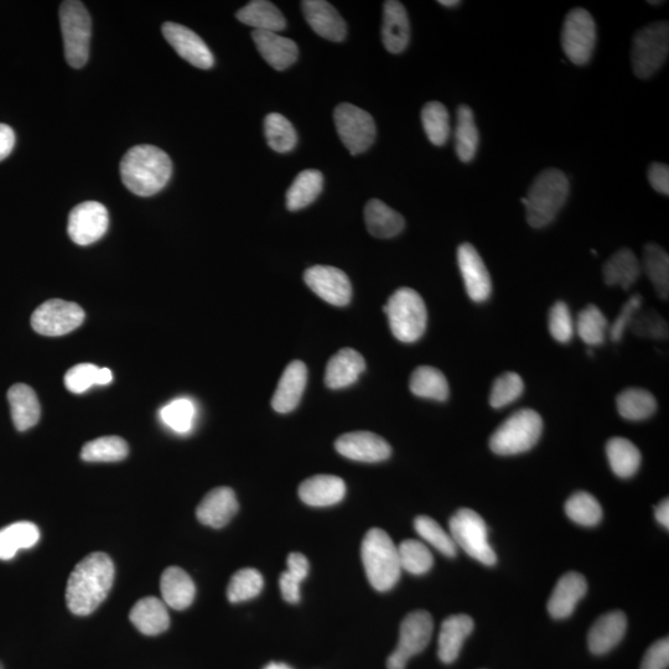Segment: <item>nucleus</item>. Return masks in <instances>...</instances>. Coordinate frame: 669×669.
Returning <instances> with one entry per match:
<instances>
[{"label": "nucleus", "mask_w": 669, "mask_h": 669, "mask_svg": "<svg viewBox=\"0 0 669 669\" xmlns=\"http://www.w3.org/2000/svg\"><path fill=\"white\" fill-rule=\"evenodd\" d=\"M434 630L433 617L427 611H413L403 620L396 650L388 657V669H406L412 657L429 645Z\"/></svg>", "instance_id": "9d476101"}, {"label": "nucleus", "mask_w": 669, "mask_h": 669, "mask_svg": "<svg viewBox=\"0 0 669 669\" xmlns=\"http://www.w3.org/2000/svg\"><path fill=\"white\" fill-rule=\"evenodd\" d=\"M196 417L195 404L188 398H178L160 411V418L173 432L188 434L194 427Z\"/></svg>", "instance_id": "603ef678"}, {"label": "nucleus", "mask_w": 669, "mask_h": 669, "mask_svg": "<svg viewBox=\"0 0 669 669\" xmlns=\"http://www.w3.org/2000/svg\"><path fill=\"white\" fill-rule=\"evenodd\" d=\"M365 221L368 232L376 238L396 237L406 227V221L399 212L377 199L367 202Z\"/></svg>", "instance_id": "2f4dec72"}, {"label": "nucleus", "mask_w": 669, "mask_h": 669, "mask_svg": "<svg viewBox=\"0 0 669 669\" xmlns=\"http://www.w3.org/2000/svg\"><path fill=\"white\" fill-rule=\"evenodd\" d=\"M39 528L31 522H17L0 530V560H10L20 549H30L39 542Z\"/></svg>", "instance_id": "e433bc0d"}, {"label": "nucleus", "mask_w": 669, "mask_h": 669, "mask_svg": "<svg viewBox=\"0 0 669 669\" xmlns=\"http://www.w3.org/2000/svg\"><path fill=\"white\" fill-rule=\"evenodd\" d=\"M669 53V25L657 22L637 31L632 43V69L640 79H650L661 69Z\"/></svg>", "instance_id": "1a4fd4ad"}, {"label": "nucleus", "mask_w": 669, "mask_h": 669, "mask_svg": "<svg viewBox=\"0 0 669 669\" xmlns=\"http://www.w3.org/2000/svg\"><path fill=\"white\" fill-rule=\"evenodd\" d=\"M60 25L67 62L81 69L90 57L92 20L84 3L67 0L60 7Z\"/></svg>", "instance_id": "0eeeda50"}, {"label": "nucleus", "mask_w": 669, "mask_h": 669, "mask_svg": "<svg viewBox=\"0 0 669 669\" xmlns=\"http://www.w3.org/2000/svg\"><path fill=\"white\" fill-rule=\"evenodd\" d=\"M0 669H3V665H2V663H0Z\"/></svg>", "instance_id": "774afa93"}, {"label": "nucleus", "mask_w": 669, "mask_h": 669, "mask_svg": "<svg viewBox=\"0 0 669 669\" xmlns=\"http://www.w3.org/2000/svg\"><path fill=\"white\" fill-rule=\"evenodd\" d=\"M398 554L402 570L414 575L427 574L434 564L432 552L416 539H407L399 544Z\"/></svg>", "instance_id": "8fccbe9b"}, {"label": "nucleus", "mask_w": 669, "mask_h": 669, "mask_svg": "<svg viewBox=\"0 0 669 669\" xmlns=\"http://www.w3.org/2000/svg\"><path fill=\"white\" fill-rule=\"evenodd\" d=\"M574 326L575 333L589 346L603 345L609 335V321L595 305H588L580 311Z\"/></svg>", "instance_id": "37998d69"}, {"label": "nucleus", "mask_w": 669, "mask_h": 669, "mask_svg": "<svg viewBox=\"0 0 669 669\" xmlns=\"http://www.w3.org/2000/svg\"><path fill=\"white\" fill-rule=\"evenodd\" d=\"M548 328L554 340L560 344H568L575 334L572 313L564 302L554 303L549 311Z\"/></svg>", "instance_id": "6e6d98bb"}, {"label": "nucleus", "mask_w": 669, "mask_h": 669, "mask_svg": "<svg viewBox=\"0 0 669 669\" xmlns=\"http://www.w3.org/2000/svg\"><path fill=\"white\" fill-rule=\"evenodd\" d=\"M163 35L176 53L189 64L201 70H209L215 64L209 46L193 30L178 23H165Z\"/></svg>", "instance_id": "dca6fc26"}, {"label": "nucleus", "mask_w": 669, "mask_h": 669, "mask_svg": "<svg viewBox=\"0 0 669 669\" xmlns=\"http://www.w3.org/2000/svg\"><path fill=\"white\" fill-rule=\"evenodd\" d=\"M611 470L621 479H630L639 471L642 461L641 451L625 438H613L606 444Z\"/></svg>", "instance_id": "c9c22d12"}, {"label": "nucleus", "mask_w": 669, "mask_h": 669, "mask_svg": "<svg viewBox=\"0 0 669 669\" xmlns=\"http://www.w3.org/2000/svg\"><path fill=\"white\" fill-rule=\"evenodd\" d=\"M305 19L311 29L326 40H345L347 29L345 20L329 2L325 0H305L302 3Z\"/></svg>", "instance_id": "aec40b11"}, {"label": "nucleus", "mask_w": 669, "mask_h": 669, "mask_svg": "<svg viewBox=\"0 0 669 669\" xmlns=\"http://www.w3.org/2000/svg\"><path fill=\"white\" fill-rule=\"evenodd\" d=\"M656 520L660 522V525L665 527L666 530H669V501L668 499L663 500L660 505L656 507L655 511Z\"/></svg>", "instance_id": "e2e57ef3"}, {"label": "nucleus", "mask_w": 669, "mask_h": 669, "mask_svg": "<svg viewBox=\"0 0 669 669\" xmlns=\"http://www.w3.org/2000/svg\"><path fill=\"white\" fill-rule=\"evenodd\" d=\"M543 432V419L533 409L511 414L490 438V448L497 455L526 453L538 443Z\"/></svg>", "instance_id": "423d86ee"}, {"label": "nucleus", "mask_w": 669, "mask_h": 669, "mask_svg": "<svg viewBox=\"0 0 669 669\" xmlns=\"http://www.w3.org/2000/svg\"><path fill=\"white\" fill-rule=\"evenodd\" d=\"M287 563V572L280 575V591L285 601L297 604L300 601V585L309 574V560L302 553H290Z\"/></svg>", "instance_id": "de8ad7c7"}, {"label": "nucleus", "mask_w": 669, "mask_h": 669, "mask_svg": "<svg viewBox=\"0 0 669 669\" xmlns=\"http://www.w3.org/2000/svg\"><path fill=\"white\" fill-rule=\"evenodd\" d=\"M620 416L631 422L651 418L657 411V401L651 392L642 388H627L616 398Z\"/></svg>", "instance_id": "ea45409f"}, {"label": "nucleus", "mask_w": 669, "mask_h": 669, "mask_svg": "<svg viewBox=\"0 0 669 669\" xmlns=\"http://www.w3.org/2000/svg\"><path fill=\"white\" fill-rule=\"evenodd\" d=\"M173 163L169 155L153 145L142 144L129 149L121 162L124 186L134 195L158 194L169 183Z\"/></svg>", "instance_id": "f03ea898"}, {"label": "nucleus", "mask_w": 669, "mask_h": 669, "mask_svg": "<svg viewBox=\"0 0 669 669\" xmlns=\"http://www.w3.org/2000/svg\"><path fill=\"white\" fill-rule=\"evenodd\" d=\"M669 665L668 637L653 643L643 657L640 669H667Z\"/></svg>", "instance_id": "bf43d9fd"}, {"label": "nucleus", "mask_w": 669, "mask_h": 669, "mask_svg": "<svg viewBox=\"0 0 669 669\" xmlns=\"http://www.w3.org/2000/svg\"><path fill=\"white\" fill-rule=\"evenodd\" d=\"M458 262L469 298L475 303L489 300L492 293L491 277L476 248L470 243L460 245Z\"/></svg>", "instance_id": "a211bd4d"}, {"label": "nucleus", "mask_w": 669, "mask_h": 669, "mask_svg": "<svg viewBox=\"0 0 669 669\" xmlns=\"http://www.w3.org/2000/svg\"><path fill=\"white\" fill-rule=\"evenodd\" d=\"M439 4L446 8H455L458 7L461 2H459V0H440Z\"/></svg>", "instance_id": "0e129e2a"}, {"label": "nucleus", "mask_w": 669, "mask_h": 669, "mask_svg": "<svg viewBox=\"0 0 669 669\" xmlns=\"http://www.w3.org/2000/svg\"><path fill=\"white\" fill-rule=\"evenodd\" d=\"M324 188V176L319 170H304L293 181L287 193L289 211L305 209L318 199Z\"/></svg>", "instance_id": "4c0bfd02"}, {"label": "nucleus", "mask_w": 669, "mask_h": 669, "mask_svg": "<svg viewBox=\"0 0 669 669\" xmlns=\"http://www.w3.org/2000/svg\"><path fill=\"white\" fill-rule=\"evenodd\" d=\"M411 38V25L406 8L397 0H388L383 7L382 40L392 54H401L407 49Z\"/></svg>", "instance_id": "5701e85b"}, {"label": "nucleus", "mask_w": 669, "mask_h": 669, "mask_svg": "<svg viewBox=\"0 0 669 669\" xmlns=\"http://www.w3.org/2000/svg\"><path fill=\"white\" fill-rule=\"evenodd\" d=\"M264 133L274 152L289 153L298 143L297 132L288 118L279 113L268 114L264 119Z\"/></svg>", "instance_id": "a18cd8bd"}, {"label": "nucleus", "mask_w": 669, "mask_h": 669, "mask_svg": "<svg viewBox=\"0 0 669 669\" xmlns=\"http://www.w3.org/2000/svg\"><path fill=\"white\" fill-rule=\"evenodd\" d=\"M114 582V564L106 553H91L76 565L67 582L66 603L72 614L87 616L107 598Z\"/></svg>", "instance_id": "f257e3e1"}, {"label": "nucleus", "mask_w": 669, "mask_h": 669, "mask_svg": "<svg viewBox=\"0 0 669 669\" xmlns=\"http://www.w3.org/2000/svg\"><path fill=\"white\" fill-rule=\"evenodd\" d=\"M648 181L662 195H669V168L662 163H653L648 168Z\"/></svg>", "instance_id": "052dcab7"}, {"label": "nucleus", "mask_w": 669, "mask_h": 669, "mask_svg": "<svg viewBox=\"0 0 669 669\" xmlns=\"http://www.w3.org/2000/svg\"><path fill=\"white\" fill-rule=\"evenodd\" d=\"M641 271L656 289L658 297L667 300L669 297V257L668 253L656 243H648L643 248Z\"/></svg>", "instance_id": "f704fd0d"}, {"label": "nucleus", "mask_w": 669, "mask_h": 669, "mask_svg": "<svg viewBox=\"0 0 669 669\" xmlns=\"http://www.w3.org/2000/svg\"><path fill=\"white\" fill-rule=\"evenodd\" d=\"M641 272V263L629 248L614 253L603 269L605 283L624 290H629L637 282Z\"/></svg>", "instance_id": "473e14b6"}, {"label": "nucleus", "mask_w": 669, "mask_h": 669, "mask_svg": "<svg viewBox=\"0 0 669 669\" xmlns=\"http://www.w3.org/2000/svg\"><path fill=\"white\" fill-rule=\"evenodd\" d=\"M65 386L72 393L80 394L93 386H107L113 381L110 368H100L92 363H80L67 371Z\"/></svg>", "instance_id": "79ce46f5"}, {"label": "nucleus", "mask_w": 669, "mask_h": 669, "mask_svg": "<svg viewBox=\"0 0 669 669\" xmlns=\"http://www.w3.org/2000/svg\"><path fill=\"white\" fill-rule=\"evenodd\" d=\"M631 330L635 331L636 335L651 337V339H665L667 337L666 321L656 313H637L634 320L630 324Z\"/></svg>", "instance_id": "4d7b16f0"}, {"label": "nucleus", "mask_w": 669, "mask_h": 669, "mask_svg": "<svg viewBox=\"0 0 669 669\" xmlns=\"http://www.w3.org/2000/svg\"><path fill=\"white\" fill-rule=\"evenodd\" d=\"M414 396L445 402L449 398V383L442 371L432 366H420L409 381Z\"/></svg>", "instance_id": "58836bf2"}, {"label": "nucleus", "mask_w": 669, "mask_h": 669, "mask_svg": "<svg viewBox=\"0 0 669 669\" xmlns=\"http://www.w3.org/2000/svg\"><path fill=\"white\" fill-rule=\"evenodd\" d=\"M449 528L456 547L463 549L477 562L489 567L496 564V553L489 542V530L479 513L470 508H461L450 518Z\"/></svg>", "instance_id": "6e6552de"}, {"label": "nucleus", "mask_w": 669, "mask_h": 669, "mask_svg": "<svg viewBox=\"0 0 669 669\" xmlns=\"http://www.w3.org/2000/svg\"><path fill=\"white\" fill-rule=\"evenodd\" d=\"M126 440L119 437H103L84 445L81 459L88 463H116L127 458Z\"/></svg>", "instance_id": "c03bdc74"}, {"label": "nucleus", "mask_w": 669, "mask_h": 669, "mask_svg": "<svg viewBox=\"0 0 669 669\" xmlns=\"http://www.w3.org/2000/svg\"><path fill=\"white\" fill-rule=\"evenodd\" d=\"M414 528L425 542L433 546L437 551L446 557L453 558L458 552V547L451 538L450 533L446 532L442 526L433 518L428 516H418L414 521Z\"/></svg>", "instance_id": "864d4df0"}, {"label": "nucleus", "mask_w": 669, "mask_h": 669, "mask_svg": "<svg viewBox=\"0 0 669 669\" xmlns=\"http://www.w3.org/2000/svg\"><path fill=\"white\" fill-rule=\"evenodd\" d=\"M15 133L7 124L0 123V162L7 159L13 152Z\"/></svg>", "instance_id": "680f3d73"}, {"label": "nucleus", "mask_w": 669, "mask_h": 669, "mask_svg": "<svg viewBox=\"0 0 669 669\" xmlns=\"http://www.w3.org/2000/svg\"><path fill=\"white\" fill-rule=\"evenodd\" d=\"M394 337L404 344H413L427 330L428 311L416 290L401 288L392 294L383 308Z\"/></svg>", "instance_id": "39448f33"}, {"label": "nucleus", "mask_w": 669, "mask_h": 669, "mask_svg": "<svg viewBox=\"0 0 669 669\" xmlns=\"http://www.w3.org/2000/svg\"><path fill=\"white\" fill-rule=\"evenodd\" d=\"M337 453L360 463H381L390 458L391 445L385 439L371 432H352L341 435L336 440Z\"/></svg>", "instance_id": "f3484780"}, {"label": "nucleus", "mask_w": 669, "mask_h": 669, "mask_svg": "<svg viewBox=\"0 0 669 669\" xmlns=\"http://www.w3.org/2000/svg\"><path fill=\"white\" fill-rule=\"evenodd\" d=\"M565 513L577 525L594 527L603 520V508L589 492H575L565 502Z\"/></svg>", "instance_id": "49530a36"}, {"label": "nucleus", "mask_w": 669, "mask_h": 669, "mask_svg": "<svg viewBox=\"0 0 669 669\" xmlns=\"http://www.w3.org/2000/svg\"><path fill=\"white\" fill-rule=\"evenodd\" d=\"M596 44V25L593 17L583 8L573 9L564 20L562 48L575 65L588 64Z\"/></svg>", "instance_id": "f8f14e48"}, {"label": "nucleus", "mask_w": 669, "mask_h": 669, "mask_svg": "<svg viewBox=\"0 0 669 669\" xmlns=\"http://www.w3.org/2000/svg\"><path fill=\"white\" fill-rule=\"evenodd\" d=\"M588 591V583L580 573L570 572L563 575L548 600V611L553 619H567Z\"/></svg>", "instance_id": "4be33fe9"}, {"label": "nucleus", "mask_w": 669, "mask_h": 669, "mask_svg": "<svg viewBox=\"0 0 669 669\" xmlns=\"http://www.w3.org/2000/svg\"><path fill=\"white\" fill-rule=\"evenodd\" d=\"M85 311L76 303L53 299L41 304L31 315V326L44 336H62L84 323Z\"/></svg>", "instance_id": "ddd939ff"}, {"label": "nucleus", "mask_w": 669, "mask_h": 669, "mask_svg": "<svg viewBox=\"0 0 669 669\" xmlns=\"http://www.w3.org/2000/svg\"><path fill=\"white\" fill-rule=\"evenodd\" d=\"M308 287L326 303L345 307L351 302L352 287L349 277L339 268L315 266L304 273Z\"/></svg>", "instance_id": "2eb2a0df"}, {"label": "nucleus", "mask_w": 669, "mask_h": 669, "mask_svg": "<svg viewBox=\"0 0 669 669\" xmlns=\"http://www.w3.org/2000/svg\"><path fill=\"white\" fill-rule=\"evenodd\" d=\"M164 604L174 610L188 609L194 603L196 588L190 575L178 567H170L160 579Z\"/></svg>", "instance_id": "c756f323"}, {"label": "nucleus", "mask_w": 669, "mask_h": 669, "mask_svg": "<svg viewBox=\"0 0 669 669\" xmlns=\"http://www.w3.org/2000/svg\"><path fill=\"white\" fill-rule=\"evenodd\" d=\"M366 370V361L360 352L342 349L331 357L325 371V385L331 390H341L359 380Z\"/></svg>", "instance_id": "a878e982"}, {"label": "nucleus", "mask_w": 669, "mask_h": 669, "mask_svg": "<svg viewBox=\"0 0 669 669\" xmlns=\"http://www.w3.org/2000/svg\"><path fill=\"white\" fill-rule=\"evenodd\" d=\"M110 216L105 205L97 201H85L72 209L67 223V232L79 246L92 245L106 235Z\"/></svg>", "instance_id": "4468645a"}, {"label": "nucleus", "mask_w": 669, "mask_h": 669, "mask_svg": "<svg viewBox=\"0 0 669 669\" xmlns=\"http://www.w3.org/2000/svg\"><path fill=\"white\" fill-rule=\"evenodd\" d=\"M129 619L139 632L147 636L163 634L170 626L167 605L153 596L137 601L129 613Z\"/></svg>", "instance_id": "c85d7f7f"}, {"label": "nucleus", "mask_w": 669, "mask_h": 669, "mask_svg": "<svg viewBox=\"0 0 669 669\" xmlns=\"http://www.w3.org/2000/svg\"><path fill=\"white\" fill-rule=\"evenodd\" d=\"M336 131L352 155L366 152L376 139V123L371 114L351 103H341L334 113Z\"/></svg>", "instance_id": "9b49d317"}, {"label": "nucleus", "mask_w": 669, "mask_h": 669, "mask_svg": "<svg viewBox=\"0 0 669 669\" xmlns=\"http://www.w3.org/2000/svg\"><path fill=\"white\" fill-rule=\"evenodd\" d=\"M525 391V382L516 372L503 373L496 378L490 394V406L495 409L510 406Z\"/></svg>", "instance_id": "5fc2aeb1"}, {"label": "nucleus", "mask_w": 669, "mask_h": 669, "mask_svg": "<svg viewBox=\"0 0 669 669\" xmlns=\"http://www.w3.org/2000/svg\"><path fill=\"white\" fill-rule=\"evenodd\" d=\"M252 38L259 54L273 69L283 71L298 60V45L285 36L271 31H253Z\"/></svg>", "instance_id": "b1692460"}, {"label": "nucleus", "mask_w": 669, "mask_h": 669, "mask_svg": "<svg viewBox=\"0 0 669 669\" xmlns=\"http://www.w3.org/2000/svg\"><path fill=\"white\" fill-rule=\"evenodd\" d=\"M627 620L621 611H611L596 620L588 636L589 650L594 655H605L624 639Z\"/></svg>", "instance_id": "bb28decb"}, {"label": "nucleus", "mask_w": 669, "mask_h": 669, "mask_svg": "<svg viewBox=\"0 0 669 669\" xmlns=\"http://www.w3.org/2000/svg\"><path fill=\"white\" fill-rule=\"evenodd\" d=\"M662 3H663V2H648V4H655V5H657V4H662Z\"/></svg>", "instance_id": "338daca9"}, {"label": "nucleus", "mask_w": 669, "mask_h": 669, "mask_svg": "<svg viewBox=\"0 0 669 669\" xmlns=\"http://www.w3.org/2000/svg\"><path fill=\"white\" fill-rule=\"evenodd\" d=\"M238 511L235 492L230 487H217L207 494L196 510L202 525L222 528L228 525Z\"/></svg>", "instance_id": "412c9836"}, {"label": "nucleus", "mask_w": 669, "mask_h": 669, "mask_svg": "<svg viewBox=\"0 0 669 669\" xmlns=\"http://www.w3.org/2000/svg\"><path fill=\"white\" fill-rule=\"evenodd\" d=\"M479 148V131H477L474 112L469 106L463 105L458 110V124L455 129V150L463 163H470Z\"/></svg>", "instance_id": "a19ab883"}, {"label": "nucleus", "mask_w": 669, "mask_h": 669, "mask_svg": "<svg viewBox=\"0 0 669 669\" xmlns=\"http://www.w3.org/2000/svg\"><path fill=\"white\" fill-rule=\"evenodd\" d=\"M474 620L470 616L451 615L444 620L438 640V656L440 661L449 665L459 657L464 642L474 631Z\"/></svg>", "instance_id": "cd10ccee"}, {"label": "nucleus", "mask_w": 669, "mask_h": 669, "mask_svg": "<svg viewBox=\"0 0 669 669\" xmlns=\"http://www.w3.org/2000/svg\"><path fill=\"white\" fill-rule=\"evenodd\" d=\"M8 402L15 428L25 432L38 424L41 408L33 388L17 383L8 391Z\"/></svg>", "instance_id": "7c9ffc66"}, {"label": "nucleus", "mask_w": 669, "mask_h": 669, "mask_svg": "<svg viewBox=\"0 0 669 669\" xmlns=\"http://www.w3.org/2000/svg\"><path fill=\"white\" fill-rule=\"evenodd\" d=\"M422 123L430 143L442 147L450 136L449 112L443 103L429 102L422 111Z\"/></svg>", "instance_id": "09e8293b"}, {"label": "nucleus", "mask_w": 669, "mask_h": 669, "mask_svg": "<svg viewBox=\"0 0 669 669\" xmlns=\"http://www.w3.org/2000/svg\"><path fill=\"white\" fill-rule=\"evenodd\" d=\"M363 568L368 582L378 591L394 588L401 578L398 547L388 533L380 528H372L363 538L361 547Z\"/></svg>", "instance_id": "20e7f679"}, {"label": "nucleus", "mask_w": 669, "mask_h": 669, "mask_svg": "<svg viewBox=\"0 0 669 669\" xmlns=\"http://www.w3.org/2000/svg\"><path fill=\"white\" fill-rule=\"evenodd\" d=\"M264 669H293L292 667L285 665V663L272 662Z\"/></svg>", "instance_id": "69168bd1"}, {"label": "nucleus", "mask_w": 669, "mask_h": 669, "mask_svg": "<svg viewBox=\"0 0 669 669\" xmlns=\"http://www.w3.org/2000/svg\"><path fill=\"white\" fill-rule=\"evenodd\" d=\"M568 176L558 169L539 174L521 202L526 207L527 222L533 228H543L556 220L569 196Z\"/></svg>", "instance_id": "7ed1b4c3"}, {"label": "nucleus", "mask_w": 669, "mask_h": 669, "mask_svg": "<svg viewBox=\"0 0 669 669\" xmlns=\"http://www.w3.org/2000/svg\"><path fill=\"white\" fill-rule=\"evenodd\" d=\"M642 297L640 294H634L632 297L627 300L622 307L619 316L613 324L610 325L609 335L610 339L614 342H619L622 337L625 335V331L630 328L632 320H634L635 315L639 313L642 307Z\"/></svg>", "instance_id": "13d9d810"}, {"label": "nucleus", "mask_w": 669, "mask_h": 669, "mask_svg": "<svg viewBox=\"0 0 669 669\" xmlns=\"http://www.w3.org/2000/svg\"><path fill=\"white\" fill-rule=\"evenodd\" d=\"M345 495V481L334 475H315L299 486L300 500L311 507L334 506Z\"/></svg>", "instance_id": "393cba45"}, {"label": "nucleus", "mask_w": 669, "mask_h": 669, "mask_svg": "<svg viewBox=\"0 0 669 669\" xmlns=\"http://www.w3.org/2000/svg\"><path fill=\"white\" fill-rule=\"evenodd\" d=\"M236 17L241 23L252 27L254 31L278 33L287 28L282 12L267 0H253L246 7L238 10Z\"/></svg>", "instance_id": "72a5a7b5"}, {"label": "nucleus", "mask_w": 669, "mask_h": 669, "mask_svg": "<svg viewBox=\"0 0 669 669\" xmlns=\"http://www.w3.org/2000/svg\"><path fill=\"white\" fill-rule=\"evenodd\" d=\"M262 574L256 569L247 568L233 574L227 588V598L232 604L242 603L256 598L263 590Z\"/></svg>", "instance_id": "3c124183"}, {"label": "nucleus", "mask_w": 669, "mask_h": 669, "mask_svg": "<svg viewBox=\"0 0 669 669\" xmlns=\"http://www.w3.org/2000/svg\"><path fill=\"white\" fill-rule=\"evenodd\" d=\"M308 382V368L302 361L290 362L285 368L272 398L274 411L280 414L293 412L302 401Z\"/></svg>", "instance_id": "6ab92c4d"}]
</instances>
